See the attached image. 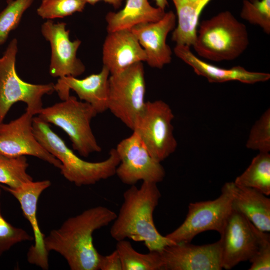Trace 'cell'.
<instances>
[{
  "label": "cell",
  "mask_w": 270,
  "mask_h": 270,
  "mask_svg": "<svg viewBox=\"0 0 270 270\" xmlns=\"http://www.w3.org/2000/svg\"><path fill=\"white\" fill-rule=\"evenodd\" d=\"M117 214L98 206L70 218L44 238L46 250L55 252L67 262L72 270H98L100 254L93 242V234L113 222Z\"/></svg>",
  "instance_id": "obj_1"
},
{
  "label": "cell",
  "mask_w": 270,
  "mask_h": 270,
  "mask_svg": "<svg viewBox=\"0 0 270 270\" xmlns=\"http://www.w3.org/2000/svg\"><path fill=\"white\" fill-rule=\"evenodd\" d=\"M158 184L143 182L130 186L124 194V202L113 222L110 234L117 242L126 239L143 242L149 252H160L175 244L157 230L154 213L162 196Z\"/></svg>",
  "instance_id": "obj_2"
},
{
  "label": "cell",
  "mask_w": 270,
  "mask_h": 270,
  "mask_svg": "<svg viewBox=\"0 0 270 270\" xmlns=\"http://www.w3.org/2000/svg\"><path fill=\"white\" fill-rule=\"evenodd\" d=\"M32 129L39 142L61 162L60 170L63 176L76 186L94 185L116 175L120 162L116 148L110 150L106 160L89 162L75 154L52 130L49 124L38 116H34L33 118Z\"/></svg>",
  "instance_id": "obj_3"
},
{
  "label": "cell",
  "mask_w": 270,
  "mask_h": 270,
  "mask_svg": "<svg viewBox=\"0 0 270 270\" xmlns=\"http://www.w3.org/2000/svg\"><path fill=\"white\" fill-rule=\"evenodd\" d=\"M249 44L246 26L226 11L202 22L193 47L200 56L220 62L236 59Z\"/></svg>",
  "instance_id": "obj_4"
},
{
  "label": "cell",
  "mask_w": 270,
  "mask_h": 270,
  "mask_svg": "<svg viewBox=\"0 0 270 270\" xmlns=\"http://www.w3.org/2000/svg\"><path fill=\"white\" fill-rule=\"evenodd\" d=\"M98 114L90 104L70 96L62 102L44 108L38 116L63 130L72 142L74 150L87 158L102 151L91 126L92 120Z\"/></svg>",
  "instance_id": "obj_5"
},
{
  "label": "cell",
  "mask_w": 270,
  "mask_h": 270,
  "mask_svg": "<svg viewBox=\"0 0 270 270\" xmlns=\"http://www.w3.org/2000/svg\"><path fill=\"white\" fill-rule=\"evenodd\" d=\"M18 42L13 39L0 58V124L13 105L18 102L26 104V110L34 116L44 108L42 99L54 92V84H35L22 80L16 73V63Z\"/></svg>",
  "instance_id": "obj_6"
},
{
  "label": "cell",
  "mask_w": 270,
  "mask_h": 270,
  "mask_svg": "<svg viewBox=\"0 0 270 270\" xmlns=\"http://www.w3.org/2000/svg\"><path fill=\"white\" fill-rule=\"evenodd\" d=\"M144 74L142 62H138L109 78L108 110L132 130L146 102Z\"/></svg>",
  "instance_id": "obj_7"
},
{
  "label": "cell",
  "mask_w": 270,
  "mask_h": 270,
  "mask_svg": "<svg viewBox=\"0 0 270 270\" xmlns=\"http://www.w3.org/2000/svg\"><path fill=\"white\" fill-rule=\"evenodd\" d=\"M232 182H227L216 199L190 203L185 220L166 236L177 244L191 242L198 234L209 230L221 235L232 211Z\"/></svg>",
  "instance_id": "obj_8"
},
{
  "label": "cell",
  "mask_w": 270,
  "mask_h": 270,
  "mask_svg": "<svg viewBox=\"0 0 270 270\" xmlns=\"http://www.w3.org/2000/svg\"><path fill=\"white\" fill-rule=\"evenodd\" d=\"M174 118L172 108L164 102H148L132 130L160 162L174 152L178 147L172 124Z\"/></svg>",
  "instance_id": "obj_9"
},
{
  "label": "cell",
  "mask_w": 270,
  "mask_h": 270,
  "mask_svg": "<svg viewBox=\"0 0 270 270\" xmlns=\"http://www.w3.org/2000/svg\"><path fill=\"white\" fill-rule=\"evenodd\" d=\"M116 150L120 160L116 175L123 184L132 186L140 181L158 184L164 180V168L152 157L136 132L122 140Z\"/></svg>",
  "instance_id": "obj_10"
},
{
  "label": "cell",
  "mask_w": 270,
  "mask_h": 270,
  "mask_svg": "<svg viewBox=\"0 0 270 270\" xmlns=\"http://www.w3.org/2000/svg\"><path fill=\"white\" fill-rule=\"evenodd\" d=\"M34 116L26 110L18 118L0 124V154L9 157L32 156L60 169V161L42 146L34 134Z\"/></svg>",
  "instance_id": "obj_11"
},
{
  "label": "cell",
  "mask_w": 270,
  "mask_h": 270,
  "mask_svg": "<svg viewBox=\"0 0 270 270\" xmlns=\"http://www.w3.org/2000/svg\"><path fill=\"white\" fill-rule=\"evenodd\" d=\"M66 26L65 22L56 24L52 20H48L41 26L42 35L51 46L50 74L58 78H78L86 70L85 66L76 56L82 42L70 40V30Z\"/></svg>",
  "instance_id": "obj_12"
},
{
  "label": "cell",
  "mask_w": 270,
  "mask_h": 270,
  "mask_svg": "<svg viewBox=\"0 0 270 270\" xmlns=\"http://www.w3.org/2000/svg\"><path fill=\"white\" fill-rule=\"evenodd\" d=\"M48 180L24 184L16 188L0 185V188L9 192L19 202L23 214L28 221L34 233V244L27 254L28 262L42 270L49 268L48 254L44 244L45 235L40 229L37 218L38 205L42 192L50 186Z\"/></svg>",
  "instance_id": "obj_13"
},
{
  "label": "cell",
  "mask_w": 270,
  "mask_h": 270,
  "mask_svg": "<svg viewBox=\"0 0 270 270\" xmlns=\"http://www.w3.org/2000/svg\"><path fill=\"white\" fill-rule=\"evenodd\" d=\"M220 236L222 268L230 270L242 262L250 261L256 252V228L236 210H232Z\"/></svg>",
  "instance_id": "obj_14"
},
{
  "label": "cell",
  "mask_w": 270,
  "mask_h": 270,
  "mask_svg": "<svg viewBox=\"0 0 270 270\" xmlns=\"http://www.w3.org/2000/svg\"><path fill=\"white\" fill-rule=\"evenodd\" d=\"M163 270H221L222 244L196 246L180 242L168 246L160 252Z\"/></svg>",
  "instance_id": "obj_15"
},
{
  "label": "cell",
  "mask_w": 270,
  "mask_h": 270,
  "mask_svg": "<svg viewBox=\"0 0 270 270\" xmlns=\"http://www.w3.org/2000/svg\"><path fill=\"white\" fill-rule=\"evenodd\" d=\"M176 24V15L170 11L158 22L140 24L130 30L144 50L146 62L151 68L162 69L172 62V52L166 39Z\"/></svg>",
  "instance_id": "obj_16"
},
{
  "label": "cell",
  "mask_w": 270,
  "mask_h": 270,
  "mask_svg": "<svg viewBox=\"0 0 270 270\" xmlns=\"http://www.w3.org/2000/svg\"><path fill=\"white\" fill-rule=\"evenodd\" d=\"M108 70L103 66L100 72L91 74L84 78L72 76L59 78L54 84V90L62 100L68 98L71 90L74 92L80 100L92 106L98 114L108 110Z\"/></svg>",
  "instance_id": "obj_17"
},
{
  "label": "cell",
  "mask_w": 270,
  "mask_h": 270,
  "mask_svg": "<svg viewBox=\"0 0 270 270\" xmlns=\"http://www.w3.org/2000/svg\"><path fill=\"white\" fill-rule=\"evenodd\" d=\"M146 61L144 50L130 30L108 33L103 44L102 62L110 75L120 74L134 64Z\"/></svg>",
  "instance_id": "obj_18"
},
{
  "label": "cell",
  "mask_w": 270,
  "mask_h": 270,
  "mask_svg": "<svg viewBox=\"0 0 270 270\" xmlns=\"http://www.w3.org/2000/svg\"><path fill=\"white\" fill-rule=\"evenodd\" d=\"M176 56L192 67L198 76L204 77L210 83H223L238 81L246 84H254L268 81L270 74L246 70L240 66L230 69L217 67L196 57L186 46L176 45L174 48Z\"/></svg>",
  "instance_id": "obj_19"
},
{
  "label": "cell",
  "mask_w": 270,
  "mask_h": 270,
  "mask_svg": "<svg viewBox=\"0 0 270 270\" xmlns=\"http://www.w3.org/2000/svg\"><path fill=\"white\" fill-rule=\"evenodd\" d=\"M232 208L264 232H270V199L261 192L232 182Z\"/></svg>",
  "instance_id": "obj_20"
},
{
  "label": "cell",
  "mask_w": 270,
  "mask_h": 270,
  "mask_svg": "<svg viewBox=\"0 0 270 270\" xmlns=\"http://www.w3.org/2000/svg\"><path fill=\"white\" fill-rule=\"evenodd\" d=\"M165 14L164 10L151 6L148 0H126L122 10L106 15L107 32L130 30L140 24L156 22Z\"/></svg>",
  "instance_id": "obj_21"
},
{
  "label": "cell",
  "mask_w": 270,
  "mask_h": 270,
  "mask_svg": "<svg viewBox=\"0 0 270 270\" xmlns=\"http://www.w3.org/2000/svg\"><path fill=\"white\" fill-rule=\"evenodd\" d=\"M212 0H172L176 8L178 24L172 40L176 45L193 46L201 14Z\"/></svg>",
  "instance_id": "obj_22"
},
{
  "label": "cell",
  "mask_w": 270,
  "mask_h": 270,
  "mask_svg": "<svg viewBox=\"0 0 270 270\" xmlns=\"http://www.w3.org/2000/svg\"><path fill=\"white\" fill-rule=\"evenodd\" d=\"M235 184L255 189L270 195V154L260 152L247 169L234 182Z\"/></svg>",
  "instance_id": "obj_23"
},
{
  "label": "cell",
  "mask_w": 270,
  "mask_h": 270,
  "mask_svg": "<svg viewBox=\"0 0 270 270\" xmlns=\"http://www.w3.org/2000/svg\"><path fill=\"white\" fill-rule=\"evenodd\" d=\"M116 250L120 258L122 270H163L160 252L141 254L136 250L126 240L118 242Z\"/></svg>",
  "instance_id": "obj_24"
},
{
  "label": "cell",
  "mask_w": 270,
  "mask_h": 270,
  "mask_svg": "<svg viewBox=\"0 0 270 270\" xmlns=\"http://www.w3.org/2000/svg\"><path fill=\"white\" fill-rule=\"evenodd\" d=\"M28 166L26 156L9 157L0 154V184L16 188L33 181L27 172Z\"/></svg>",
  "instance_id": "obj_25"
},
{
  "label": "cell",
  "mask_w": 270,
  "mask_h": 270,
  "mask_svg": "<svg viewBox=\"0 0 270 270\" xmlns=\"http://www.w3.org/2000/svg\"><path fill=\"white\" fill-rule=\"evenodd\" d=\"M34 0H8L7 6L0 13V46L7 40L10 33L18 26L24 13Z\"/></svg>",
  "instance_id": "obj_26"
},
{
  "label": "cell",
  "mask_w": 270,
  "mask_h": 270,
  "mask_svg": "<svg viewBox=\"0 0 270 270\" xmlns=\"http://www.w3.org/2000/svg\"><path fill=\"white\" fill-rule=\"evenodd\" d=\"M86 4L84 0H42L36 12L44 20L62 18L82 12Z\"/></svg>",
  "instance_id": "obj_27"
},
{
  "label": "cell",
  "mask_w": 270,
  "mask_h": 270,
  "mask_svg": "<svg viewBox=\"0 0 270 270\" xmlns=\"http://www.w3.org/2000/svg\"><path fill=\"white\" fill-rule=\"evenodd\" d=\"M240 16L270 34V0H244Z\"/></svg>",
  "instance_id": "obj_28"
},
{
  "label": "cell",
  "mask_w": 270,
  "mask_h": 270,
  "mask_svg": "<svg viewBox=\"0 0 270 270\" xmlns=\"http://www.w3.org/2000/svg\"><path fill=\"white\" fill-rule=\"evenodd\" d=\"M248 149L260 152H270V110L268 109L252 126L246 142Z\"/></svg>",
  "instance_id": "obj_29"
},
{
  "label": "cell",
  "mask_w": 270,
  "mask_h": 270,
  "mask_svg": "<svg viewBox=\"0 0 270 270\" xmlns=\"http://www.w3.org/2000/svg\"><path fill=\"white\" fill-rule=\"evenodd\" d=\"M33 240L26 231L14 226L4 218L0 202V257L16 244Z\"/></svg>",
  "instance_id": "obj_30"
},
{
  "label": "cell",
  "mask_w": 270,
  "mask_h": 270,
  "mask_svg": "<svg viewBox=\"0 0 270 270\" xmlns=\"http://www.w3.org/2000/svg\"><path fill=\"white\" fill-rule=\"evenodd\" d=\"M258 246L256 252L250 260V270H269L270 269V235L256 228Z\"/></svg>",
  "instance_id": "obj_31"
},
{
  "label": "cell",
  "mask_w": 270,
  "mask_h": 270,
  "mask_svg": "<svg viewBox=\"0 0 270 270\" xmlns=\"http://www.w3.org/2000/svg\"><path fill=\"white\" fill-rule=\"evenodd\" d=\"M98 270H122L120 258L116 250L108 256L100 254Z\"/></svg>",
  "instance_id": "obj_32"
},
{
  "label": "cell",
  "mask_w": 270,
  "mask_h": 270,
  "mask_svg": "<svg viewBox=\"0 0 270 270\" xmlns=\"http://www.w3.org/2000/svg\"><path fill=\"white\" fill-rule=\"evenodd\" d=\"M87 4L94 6L98 2L103 1L112 5L115 9L119 8L122 5L123 0H84Z\"/></svg>",
  "instance_id": "obj_33"
},
{
  "label": "cell",
  "mask_w": 270,
  "mask_h": 270,
  "mask_svg": "<svg viewBox=\"0 0 270 270\" xmlns=\"http://www.w3.org/2000/svg\"><path fill=\"white\" fill-rule=\"evenodd\" d=\"M157 7L165 10L166 6H168V0H154Z\"/></svg>",
  "instance_id": "obj_34"
},
{
  "label": "cell",
  "mask_w": 270,
  "mask_h": 270,
  "mask_svg": "<svg viewBox=\"0 0 270 270\" xmlns=\"http://www.w3.org/2000/svg\"><path fill=\"white\" fill-rule=\"evenodd\" d=\"M1 195H2V190H1L0 187V199Z\"/></svg>",
  "instance_id": "obj_35"
}]
</instances>
